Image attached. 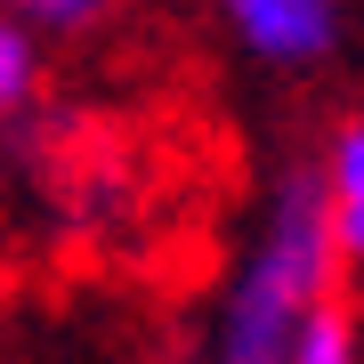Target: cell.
<instances>
[{"label":"cell","mask_w":364,"mask_h":364,"mask_svg":"<svg viewBox=\"0 0 364 364\" xmlns=\"http://www.w3.org/2000/svg\"><path fill=\"white\" fill-rule=\"evenodd\" d=\"M332 299H348V267L332 243L316 162L299 154L275 170L259 219H251V243L235 251L219 284V308L203 324V364H299L316 316Z\"/></svg>","instance_id":"6da1fadb"},{"label":"cell","mask_w":364,"mask_h":364,"mask_svg":"<svg viewBox=\"0 0 364 364\" xmlns=\"http://www.w3.org/2000/svg\"><path fill=\"white\" fill-rule=\"evenodd\" d=\"M9 154L25 170L33 203L57 210V227L97 235L130 210V146L105 130L97 114H73V105H33L9 130Z\"/></svg>","instance_id":"7a4b0ae2"},{"label":"cell","mask_w":364,"mask_h":364,"mask_svg":"<svg viewBox=\"0 0 364 364\" xmlns=\"http://www.w3.org/2000/svg\"><path fill=\"white\" fill-rule=\"evenodd\" d=\"M219 25H227V41L251 65L308 73V65H324L340 49L348 9H340V0H219Z\"/></svg>","instance_id":"3957f363"},{"label":"cell","mask_w":364,"mask_h":364,"mask_svg":"<svg viewBox=\"0 0 364 364\" xmlns=\"http://www.w3.org/2000/svg\"><path fill=\"white\" fill-rule=\"evenodd\" d=\"M316 186H324V210H332L340 267L364 275V122H356V114L324 138V154H316Z\"/></svg>","instance_id":"277c9868"},{"label":"cell","mask_w":364,"mask_h":364,"mask_svg":"<svg viewBox=\"0 0 364 364\" xmlns=\"http://www.w3.org/2000/svg\"><path fill=\"white\" fill-rule=\"evenodd\" d=\"M41 81H49V57H41V41L16 25V16H0V138H9L16 122L41 105Z\"/></svg>","instance_id":"5b68a950"},{"label":"cell","mask_w":364,"mask_h":364,"mask_svg":"<svg viewBox=\"0 0 364 364\" xmlns=\"http://www.w3.org/2000/svg\"><path fill=\"white\" fill-rule=\"evenodd\" d=\"M130 0H0V16H16L33 41H97Z\"/></svg>","instance_id":"8992f818"},{"label":"cell","mask_w":364,"mask_h":364,"mask_svg":"<svg viewBox=\"0 0 364 364\" xmlns=\"http://www.w3.org/2000/svg\"><path fill=\"white\" fill-rule=\"evenodd\" d=\"M299 364H364V340H356V299H332L324 316H316L308 348H299Z\"/></svg>","instance_id":"52a82bcc"},{"label":"cell","mask_w":364,"mask_h":364,"mask_svg":"<svg viewBox=\"0 0 364 364\" xmlns=\"http://www.w3.org/2000/svg\"><path fill=\"white\" fill-rule=\"evenodd\" d=\"M9 324H16V267L0 259V364H9Z\"/></svg>","instance_id":"ba28073f"},{"label":"cell","mask_w":364,"mask_h":364,"mask_svg":"<svg viewBox=\"0 0 364 364\" xmlns=\"http://www.w3.org/2000/svg\"><path fill=\"white\" fill-rule=\"evenodd\" d=\"M356 122H364V105H356Z\"/></svg>","instance_id":"9c48e42d"}]
</instances>
